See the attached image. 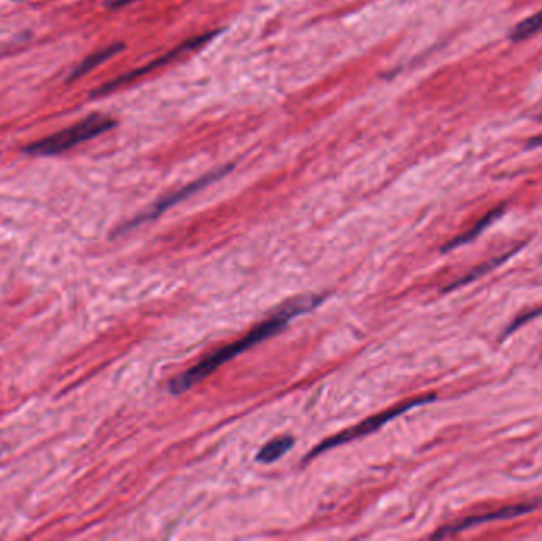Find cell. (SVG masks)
<instances>
[{
	"label": "cell",
	"mask_w": 542,
	"mask_h": 541,
	"mask_svg": "<svg viewBox=\"0 0 542 541\" xmlns=\"http://www.w3.org/2000/svg\"><path fill=\"white\" fill-rule=\"evenodd\" d=\"M322 302H324V295H319V294H303L287 302L286 305H282L279 310L275 311L273 316L268 318L267 321H263V323L257 327H254L253 331H251L248 335H244L241 340H236L234 343H230L227 346L221 347V350L208 354L203 360H200L198 364L193 365L192 369L181 373V375H178L176 378H173L169 383V392L173 396L187 392L200 381H203L205 378H208L212 371L219 369V367H222L224 364H227L229 360L238 357L244 351H248L249 347H253L255 345L262 343V341H265L267 338L273 337V335H276L277 332H281L294 318L314 310V308L319 307Z\"/></svg>",
	"instance_id": "cell-1"
},
{
	"label": "cell",
	"mask_w": 542,
	"mask_h": 541,
	"mask_svg": "<svg viewBox=\"0 0 542 541\" xmlns=\"http://www.w3.org/2000/svg\"><path fill=\"white\" fill-rule=\"evenodd\" d=\"M116 126V121L107 114L92 113L83 118L75 124L62 129L59 132H54L48 137L32 141L30 145L23 148V153L34 157H49L59 156L62 153L73 150L85 141L92 140L99 135L105 133Z\"/></svg>",
	"instance_id": "cell-2"
},
{
	"label": "cell",
	"mask_w": 542,
	"mask_h": 541,
	"mask_svg": "<svg viewBox=\"0 0 542 541\" xmlns=\"http://www.w3.org/2000/svg\"><path fill=\"white\" fill-rule=\"evenodd\" d=\"M435 398H436L435 394L423 396V397H418V398H412V400L406 402L403 405H399V407H395V408H392V410L383 411V413H379V415H374L371 417H368V420L361 421L360 424H357V426H354L351 429L344 430V432H339L337 435L327 438V440H324L320 444H318V446H315L311 451V454H308L305 457V460L314 459V457L320 456L322 453H327L328 449L338 448V446H341V444L351 443L354 440H357V438H360V436H365V435H370L373 432H376V430H379L380 427H384L387 422H390V421L395 420V417L402 416L403 413H406V411H409V410L416 408V407H421V405L433 402Z\"/></svg>",
	"instance_id": "cell-3"
},
{
	"label": "cell",
	"mask_w": 542,
	"mask_h": 541,
	"mask_svg": "<svg viewBox=\"0 0 542 541\" xmlns=\"http://www.w3.org/2000/svg\"><path fill=\"white\" fill-rule=\"evenodd\" d=\"M234 167H235L234 164H229V165H225V167H219V169L212 170L210 173H206V175L200 177L198 179H195V182H192V183H189L187 186H184V188H181V189H178L175 192H171V194H169V196L159 198L156 203L151 205V207L147 208V210H145L143 213L138 215V216H135L133 219H131V221L124 222V224L121 225V227L116 229L113 235L114 237L122 235V234H126V232H128V230L138 227V225H141V224H145L147 221H152V219L159 218L160 215L165 213V211L169 210V208L175 207V205H178L179 202L186 201L187 197L193 196V194H195V192L206 188V186H210L211 183L217 182V179L224 178L225 175H227V173H230L231 170H234Z\"/></svg>",
	"instance_id": "cell-4"
},
{
	"label": "cell",
	"mask_w": 542,
	"mask_h": 541,
	"mask_svg": "<svg viewBox=\"0 0 542 541\" xmlns=\"http://www.w3.org/2000/svg\"><path fill=\"white\" fill-rule=\"evenodd\" d=\"M217 34H219V30H212V32H206V34H203V35L192 37V38H189V40H186L184 43H181L179 47L169 51V53H167V54L160 56V57H157V59H154L151 62H147L146 66L140 67V69H135V70H132V72H127L124 75H121V76H118V78H114L112 81L105 83V85H102L100 88H95L94 91L89 94V97L90 99H97V97H103V95L118 91L119 88L128 85V83L138 80V78H141V76H145L147 73L154 72V70H156V69H160V67L167 66V64H170L173 61L179 59L181 56H184L187 53H192V51H195L197 48L203 47L205 43H208L211 38H215Z\"/></svg>",
	"instance_id": "cell-5"
},
{
	"label": "cell",
	"mask_w": 542,
	"mask_h": 541,
	"mask_svg": "<svg viewBox=\"0 0 542 541\" xmlns=\"http://www.w3.org/2000/svg\"><path fill=\"white\" fill-rule=\"evenodd\" d=\"M542 505V497L534 499L531 501H525V504H517V505H511L506 508H501L498 511L488 513V514H477V516H469L466 519L460 521V523L452 524L441 527L440 530L431 535V538H444L449 535H455V533H460L463 530L473 529L474 525L479 524H486V523H493V521H502V519H512V518H519L524 516V514H528L536 510Z\"/></svg>",
	"instance_id": "cell-6"
},
{
	"label": "cell",
	"mask_w": 542,
	"mask_h": 541,
	"mask_svg": "<svg viewBox=\"0 0 542 541\" xmlns=\"http://www.w3.org/2000/svg\"><path fill=\"white\" fill-rule=\"evenodd\" d=\"M122 49H124V43H114V44H109V47H107V48L100 49V51H97V53H94V54L88 56L85 61H81L78 66H76L72 72H70L67 83H73L76 80H80L81 76H85L86 73L92 72L94 69L102 66L103 62H107V61L112 59V57H114L116 54H119Z\"/></svg>",
	"instance_id": "cell-7"
},
{
	"label": "cell",
	"mask_w": 542,
	"mask_h": 541,
	"mask_svg": "<svg viewBox=\"0 0 542 541\" xmlns=\"http://www.w3.org/2000/svg\"><path fill=\"white\" fill-rule=\"evenodd\" d=\"M502 211H505V205H501V207L492 210V211H490V213H487L486 216H483L481 221L474 225V227H471L468 232H464V234L455 237L454 240H450L449 243L444 244V246L441 248V251H444V253H446V251L455 249L458 246H463V244L473 242L476 237H479L482 232L488 227L490 224H493L496 219H498L502 215Z\"/></svg>",
	"instance_id": "cell-8"
},
{
	"label": "cell",
	"mask_w": 542,
	"mask_h": 541,
	"mask_svg": "<svg viewBox=\"0 0 542 541\" xmlns=\"http://www.w3.org/2000/svg\"><path fill=\"white\" fill-rule=\"evenodd\" d=\"M294 444H295L294 436H290V435L277 436V438H275V440L268 441L265 446L259 451L255 460L259 463H263V465H268V463H273L276 460H279L284 454H287L289 451L294 448Z\"/></svg>",
	"instance_id": "cell-9"
},
{
	"label": "cell",
	"mask_w": 542,
	"mask_h": 541,
	"mask_svg": "<svg viewBox=\"0 0 542 541\" xmlns=\"http://www.w3.org/2000/svg\"><path fill=\"white\" fill-rule=\"evenodd\" d=\"M541 30H542V10L538 11L536 15H533L528 19H525V21H522L520 24L515 25L514 30L511 32V40L514 42L525 40L528 37L536 35Z\"/></svg>",
	"instance_id": "cell-10"
},
{
	"label": "cell",
	"mask_w": 542,
	"mask_h": 541,
	"mask_svg": "<svg viewBox=\"0 0 542 541\" xmlns=\"http://www.w3.org/2000/svg\"><path fill=\"white\" fill-rule=\"evenodd\" d=\"M512 254H514V253L502 254L501 257H496V259H492V261H488V262H483L482 266L476 267V268L473 270V272H469L466 276H463L462 280H458L457 283H454V285H450V286L447 287V291H450V289H457V287H460V286H463V285H466V283L474 281L476 278H479V276H482L483 273H487V272H490V270H492V268H495L496 266H500V263L505 262V261L507 259V257H511Z\"/></svg>",
	"instance_id": "cell-11"
},
{
	"label": "cell",
	"mask_w": 542,
	"mask_h": 541,
	"mask_svg": "<svg viewBox=\"0 0 542 541\" xmlns=\"http://www.w3.org/2000/svg\"><path fill=\"white\" fill-rule=\"evenodd\" d=\"M539 314H542V308H539V310H534V311H530V313H526V314H522V316H519L517 319H515V321H514V323H512L511 326H509V327H507V331L505 332V335H502V337H506V335H509V333H512L514 331H517V328H519V327H522V326H524L525 323H528V321H531L533 318H536V316H539Z\"/></svg>",
	"instance_id": "cell-12"
},
{
	"label": "cell",
	"mask_w": 542,
	"mask_h": 541,
	"mask_svg": "<svg viewBox=\"0 0 542 541\" xmlns=\"http://www.w3.org/2000/svg\"><path fill=\"white\" fill-rule=\"evenodd\" d=\"M135 2H138V0H113V2L109 4V6H112V8H122V6L131 5Z\"/></svg>",
	"instance_id": "cell-13"
}]
</instances>
